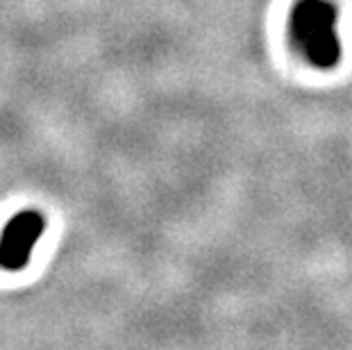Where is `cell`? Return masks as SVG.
I'll return each instance as SVG.
<instances>
[{"mask_svg": "<svg viewBox=\"0 0 352 350\" xmlns=\"http://www.w3.org/2000/svg\"><path fill=\"white\" fill-rule=\"evenodd\" d=\"M291 39L318 69H332L341 59L336 10L327 0H300L291 12Z\"/></svg>", "mask_w": 352, "mask_h": 350, "instance_id": "1", "label": "cell"}, {"mask_svg": "<svg viewBox=\"0 0 352 350\" xmlns=\"http://www.w3.org/2000/svg\"><path fill=\"white\" fill-rule=\"evenodd\" d=\"M43 216L36 210H23L7 223L0 237V266L5 271H21L32 257L36 241L43 234Z\"/></svg>", "mask_w": 352, "mask_h": 350, "instance_id": "2", "label": "cell"}]
</instances>
